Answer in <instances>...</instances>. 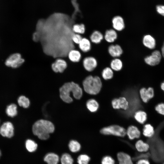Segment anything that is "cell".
Returning <instances> with one entry per match:
<instances>
[{"label":"cell","instance_id":"cell-1","mask_svg":"<svg viewBox=\"0 0 164 164\" xmlns=\"http://www.w3.org/2000/svg\"><path fill=\"white\" fill-rule=\"evenodd\" d=\"M60 96L64 102L70 103L73 101L70 97L72 93L73 97L77 99H80L83 94L82 88L79 85L73 82L65 83L59 89Z\"/></svg>","mask_w":164,"mask_h":164},{"label":"cell","instance_id":"cell-2","mask_svg":"<svg viewBox=\"0 0 164 164\" xmlns=\"http://www.w3.org/2000/svg\"><path fill=\"white\" fill-rule=\"evenodd\" d=\"M55 127L52 122L44 119L37 121L32 127L33 134L43 140L48 139L50 137V134L53 133Z\"/></svg>","mask_w":164,"mask_h":164},{"label":"cell","instance_id":"cell-3","mask_svg":"<svg viewBox=\"0 0 164 164\" xmlns=\"http://www.w3.org/2000/svg\"><path fill=\"white\" fill-rule=\"evenodd\" d=\"M83 85L84 90L87 93L91 95H96L100 91L102 83L98 76L89 75L83 80Z\"/></svg>","mask_w":164,"mask_h":164},{"label":"cell","instance_id":"cell-4","mask_svg":"<svg viewBox=\"0 0 164 164\" xmlns=\"http://www.w3.org/2000/svg\"><path fill=\"white\" fill-rule=\"evenodd\" d=\"M100 133L106 135H113L123 137L126 135V130L123 127L118 125H114L102 128Z\"/></svg>","mask_w":164,"mask_h":164},{"label":"cell","instance_id":"cell-5","mask_svg":"<svg viewBox=\"0 0 164 164\" xmlns=\"http://www.w3.org/2000/svg\"><path fill=\"white\" fill-rule=\"evenodd\" d=\"M24 61L21 55L16 53L10 55L6 60L5 64L7 67L15 68L20 66Z\"/></svg>","mask_w":164,"mask_h":164},{"label":"cell","instance_id":"cell-6","mask_svg":"<svg viewBox=\"0 0 164 164\" xmlns=\"http://www.w3.org/2000/svg\"><path fill=\"white\" fill-rule=\"evenodd\" d=\"M14 130L12 123L10 121H6L0 127V134L3 137L11 138L14 135Z\"/></svg>","mask_w":164,"mask_h":164},{"label":"cell","instance_id":"cell-7","mask_svg":"<svg viewBox=\"0 0 164 164\" xmlns=\"http://www.w3.org/2000/svg\"><path fill=\"white\" fill-rule=\"evenodd\" d=\"M67 67V63L66 60L60 57L55 60L51 65V69L56 73H63Z\"/></svg>","mask_w":164,"mask_h":164},{"label":"cell","instance_id":"cell-8","mask_svg":"<svg viewBox=\"0 0 164 164\" xmlns=\"http://www.w3.org/2000/svg\"><path fill=\"white\" fill-rule=\"evenodd\" d=\"M162 55L161 52L158 50L153 52L150 55L146 56L144 59L145 63L151 66L158 65L160 62Z\"/></svg>","mask_w":164,"mask_h":164},{"label":"cell","instance_id":"cell-9","mask_svg":"<svg viewBox=\"0 0 164 164\" xmlns=\"http://www.w3.org/2000/svg\"><path fill=\"white\" fill-rule=\"evenodd\" d=\"M98 63L97 59L92 56L85 57L82 61L83 67L87 71L91 72L97 67Z\"/></svg>","mask_w":164,"mask_h":164},{"label":"cell","instance_id":"cell-10","mask_svg":"<svg viewBox=\"0 0 164 164\" xmlns=\"http://www.w3.org/2000/svg\"><path fill=\"white\" fill-rule=\"evenodd\" d=\"M113 29L116 31H121L125 28V23L123 18L119 15L114 16L112 20Z\"/></svg>","mask_w":164,"mask_h":164},{"label":"cell","instance_id":"cell-11","mask_svg":"<svg viewBox=\"0 0 164 164\" xmlns=\"http://www.w3.org/2000/svg\"><path fill=\"white\" fill-rule=\"evenodd\" d=\"M109 54L114 58H119L123 53L121 47L118 44H111L108 48Z\"/></svg>","mask_w":164,"mask_h":164},{"label":"cell","instance_id":"cell-12","mask_svg":"<svg viewBox=\"0 0 164 164\" xmlns=\"http://www.w3.org/2000/svg\"><path fill=\"white\" fill-rule=\"evenodd\" d=\"M67 56L69 60L74 63L79 62L82 57L80 52L78 50L74 49L70 50L68 52Z\"/></svg>","mask_w":164,"mask_h":164},{"label":"cell","instance_id":"cell-13","mask_svg":"<svg viewBox=\"0 0 164 164\" xmlns=\"http://www.w3.org/2000/svg\"><path fill=\"white\" fill-rule=\"evenodd\" d=\"M117 157L119 164H133L132 157L127 153L119 152L117 153Z\"/></svg>","mask_w":164,"mask_h":164},{"label":"cell","instance_id":"cell-14","mask_svg":"<svg viewBox=\"0 0 164 164\" xmlns=\"http://www.w3.org/2000/svg\"><path fill=\"white\" fill-rule=\"evenodd\" d=\"M126 134L130 140L138 138L140 136L141 132L136 127L132 125L129 126L126 131Z\"/></svg>","mask_w":164,"mask_h":164},{"label":"cell","instance_id":"cell-15","mask_svg":"<svg viewBox=\"0 0 164 164\" xmlns=\"http://www.w3.org/2000/svg\"><path fill=\"white\" fill-rule=\"evenodd\" d=\"M142 43L146 47L153 49L156 46V41L154 38L151 35L149 34L145 35L142 39Z\"/></svg>","mask_w":164,"mask_h":164},{"label":"cell","instance_id":"cell-16","mask_svg":"<svg viewBox=\"0 0 164 164\" xmlns=\"http://www.w3.org/2000/svg\"><path fill=\"white\" fill-rule=\"evenodd\" d=\"M78 47L80 50L82 52L87 53L91 49V42L86 37H83L78 45Z\"/></svg>","mask_w":164,"mask_h":164},{"label":"cell","instance_id":"cell-17","mask_svg":"<svg viewBox=\"0 0 164 164\" xmlns=\"http://www.w3.org/2000/svg\"><path fill=\"white\" fill-rule=\"evenodd\" d=\"M104 36V38L107 42L111 43L117 39L118 35L117 31L113 29L107 30Z\"/></svg>","mask_w":164,"mask_h":164},{"label":"cell","instance_id":"cell-18","mask_svg":"<svg viewBox=\"0 0 164 164\" xmlns=\"http://www.w3.org/2000/svg\"><path fill=\"white\" fill-rule=\"evenodd\" d=\"M104 38V36L98 30L94 31L91 34L90 40L91 43L95 44L100 43Z\"/></svg>","mask_w":164,"mask_h":164},{"label":"cell","instance_id":"cell-19","mask_svg":"<svg viewBox=\"0 0 164 164\" xmlns=\"http://www.w3.org/2000/svg\"><path fill=\"white\" fill-rule=\"evenodd\" d=\"M123 67L122 61L119 58H114L110 62V67L113 71H119L122 69Z\"/></svg>","mask_w":164,"mask_h":164},{"label":"cell","instance_id":"cell-20","mask_svg":"<svg viewBox=\"0 0 164 164\" xmlns=\"http://www.w3.org/2000/svg\"><path fill=\"white\" fill-rule=\"evenodd\" d=\"M135 147L138 152H146L150 148L149 144L141 140H138L136 142Z\"/></svg>","mask_w":164,"mask_h":164},{"label":"cell","instance_id":"cell-21","mask_svg":"<svg viewBox=\"0 0 164 164\" xmlns=\"http://www.w3.org/2000/svg\"><path fill=\"white\" fill-rule=\"evenodd\" d=\"M59 159V156L53 153H48L44 158V161L47 164H58Z\"/></svg>","mask_w":164,"mask_h":164},{"label":"cell","instance_id":"cell-22","mask_svg":"<svg viewBox=\"0 0 164 164\" xmlns=\"http://www.w3.org/2000/svg\"><path fill=\"white\" fill-rule=\"evenodd\" d=\"M6 113L9 117H14L18 113L17 107L14 104H11L8 105L5 110Z\"/></svg>","mask_w":164,"mask_h":164},{"label":"cell","instance_id":"cell-23","mask_svg":"<svg viewBox=\"0 0 164 164\" xmlns=\"http://www.w3.org/2000/svg\"><path fill=\"white\" fill-rule=\"evenodd\" d=\"M72 29L74 33L82 35L85 32L86 27L83 23H76L72 25Z\"/></svg>","mask_w":164,"mask_h":164},{"label":"cell","instance_id":"cell-24","mask_svg":"<svg viewBox=\"0 0 164 164\" xmlns=\"http://www.w3.org/2000/svg\"><path fill=\"white\" fill-rule=\"evenodd\" d=\"M142 133L143 135L146 137H152L155 133L153 127L150 124H146L144 126Z\"/></svg>","mask_w":164,"mask_h":164},{"label":"cell","instance_id":"cell-25","mask_svg":"<svg viewBox=\"0 0 164 164\" xmlns=\"http://www.w3.org/2000/svg\"><path fill=\"white\" fill-rule=\"evenodd\" d=\"M134 118L138 122L142 124L146 121L147 115L145 111L141 110L138 111L135 113Z\"/></svg>","mask_w":164,"mask_h":164},{"label":"cell","instance_id":"cell-26","mask_svg":"<svg viewBox=\"0 0 164 164\" xmlns=\"http://www.w3.org/2000/svg\"><path fill=\"white\" fill-rule=\"evenodd\" d=\"M87 109L91 112H95L98 108L99 105L98 103L95 100L91 99L88 100L86 103Z\"/></svg>","mask_w":164,"mask_h":164},{"label":"cell","instance_id":"cell-27","mask_svg":"<svg viewBox=\"0 0 164 164\" xmlns=\"http://www.w3.org/2000/svg\"><path fill=\"white\" fill-rule=\"evenodd\" d=\"M113 70L110 67H106L102 70L101 75L105 80H110L114 76Z\"/></svg>","mask_w":164,"mask_h":164},{"label":"cell","instance_id":"cell-28","mask_svg":"<svg viewBox=\"0 0 164 164\" xmlns=\"http://www.w3.org/2000/svg\"><path fill=\"white\" fill-rule=\"evenodd\" d=\"M19 105L24 108H28L30 105V101L28 98L24 95L20 96L17 100Z\"/></svg>","mask_w":164,"mask_h":164},{"label":"cell","instance_id":"cell-29","mask_svg":"<svg viewBox=\"0 0 164 164\" xmlns=\"http://www.w3.org/2000/svg\"><path fill=\"white\" fill-rule=\"evenodd\" d=\"M25 146L28 152H32L36 149L37 145L33 141L29 139L26 140V142Z\"/></svg>","mask_w":164,"mask_h":164},{"label":"cell","instance_id":"cell-30","mask_svg":"<svg viewBox=\"0 0 164 164\" xmlns=\"http://www.w3.org/2000/svg\"><path fill=\"white\" fill-rule=\"evenodd\" d=\"M70 150L73 152H76L79 151L81 148L80 144L75 140L71 141L68 145Z\"/></svg>","mask_w":164,"mask_h":164},{"label":"cell","instance_id":"cell-31","mask_svg":"<svg viewBox=\"0 0 164 164\" xmlns=\"http://www.w3.org/2000/svg\"><path fill=\"white\" fill-rule=\"evenodd\" d=\"M118 100L119 109L121 108L125 110L129 109V103L125 97H120L118 98Z\"/></svg>","mask_w":164,"mask_h":164},{"label":"cell","instance_id":"cell-32","mask_svg":"<svg viewBox=\"0 0 164 164\" xmlns=\"http://www.w3.org/2000/svg\"><path fill=\"white\" fill-rule=\"evenodd\" d=\"M60 161L61 164H73V159L68 154L65 153L62 156Z\"/></svg>","mask_w":164,"mask_h":164},{"label":"cell","instance_id":"cell-33","mask_svg":"<svg viewBox=\"0 0 164 164\" xmlns=\"http://www.w3.org/2000/svg\"><path fill=\"white\" fill-rule=\"evenodd\" d=\"M90 160V157L86 154H81L77 158L78 164H88Z\"/></svg>","mask_w":164,"mask_h":164},{"label":"cell","instance_id":"cell-34","mask_svg":"<svg viewBox=\"0 0 164 164\" xmlns=\"http://www.w3.org/2000/svg\"><path fill=\"white\" fill-rule=\"evenodd\" d=\"M101 163V164H115V161L111 156L106 155L102 157Z\"/></svg>","mask_w":164,"mask_h":164},{"label":"cell","instance_id":"cell-35","mask_svg":"<svg viewBox=\"0 0 164 164\" xmlns=\"http://www.w3.org/2000/svg\"><path fill=\"white\" fill-rule=\"evenodd\" d=\"M150 155L149 153H138L132 158V160L136 161L142 159H148Z\"/></svg>","mask_w":164,"mask_h":164},{"label":"cell","instance_id":"cell-36","mask_svg":"<svg viewBox=\"0 0 164 164\" xmlns=\"http://www.w3.org/2000/svg\"><path fill=\"white\" fill-rule=\"evenodd\" d=\"M83 38L82 35L74 33L72 36L71 40L73 43L75 44L78 45Z\"/></svg>","mask_w":164,"mask_h":164},{"label":"cell","instance_id":"cell-37","mask_svg":"<svg viewBox=\"0 0 164 164\" xmlns=\"http://www.w3.org/2000/svg\"><path fill=\"white\" fill-rule=\"evenodd\" d=\"M146 89L143 87L139 91V93L141 98L142 101L144 103H147L149 100L146 93Z\"/></svg>","mask_w":164,"mask_h":164},{"label":"cell","instance_id":"cell-38","mask_svg":"<svg viewBox=\"0 0 164 164\" xmlns=\"http://www.w3.org/2000/svg\"><path fill=\"white\" fill-rule=\"evenodd\" d=\"M155 111L159 114L164 115V103L158 104L155 107Z\"/></svg>","mask_w":164,"mask_h":164},{"label":"cell","instance_id":"cell-39","mask_svg":"<svg viewBox=\"0 0 164 164\" xmlns=\"http://www.w3.org/2000/svg\"><path fill=\"white\" fill-rule=\"evenodd\" d=\"M146 93L149 100L152 98L154 94L153 89L152 87H149L146 89Z\"/></svg>","mask_w":164,"mask_h":164},{"label":"cell","instance_id":"cell-40","mask_svg":"<svg viewBox=\"0 0 164 164\" xmlns=\"http://www.w3.org/2000/svg\"><path fill=\"white\" fill-rule=\"evenodd\" d=\"M156 10L159 14L164 16V5H158L157 6Z\"/></svg>","mask_w":164,"mask_h":164},{"label":"cell","instance_id":"cell-41","mask_svg":"<svg viewBox=\"0 0 164 164\" xmlns=\"http://www.w3.org/2000/svg\"><path fill=\"white\" fill-rule=\"evenodd\" d=\"M113 108L114 109H119L118 105V98H115L111 102Z\"/></svg>","mask_w":164,"mask_h":164},{"label":"cell","instance_id":"cell-42","mask_svg":"<svg viewBox=\"0 0 164 164\" xmlns=\"http://www.w3.org/2000/svg\"><path fill=\"white\" fill-rule=\"evenodd\" d=\"M136 164H150L148 159H142L136 161Z\"/></svg>","mask_w":164,"mask_h":164},{"label":"cell","instance_id":"cell-43","mask_svg":"<svg viewBox=\"0 0 164 164\" xmlns=\"http://www.w3.org/2000/svg\"><path fill=\"white\" fill-rule=\"evenodd\" d=\"M72 4L75 8V13H76L77 12H80L79 6L78 4H77V2L75 0H72Z\"/></svg>","mask_w":164,"mask_h":164},{"label":"cell","instance_id":"cell-44","mask_svg":"<svg viewBox=\"0 0 164 164\" xmlns=\"http://www.w3.org/2000/svg\"><path fill=\"white\" fill-rule=\"evenodd\" d=\"M162 56L164 57V43L161 48V52Z\"/></svg>","mask_w":164,"mask_h":164},{"label":"cell","instance_id":"cell-45","mask_svg":"<svg viewBox=\"0 0 164 164\" xmlns=\"http://www.w3.org/2000/svg\"><path fill=\"white\" fill-rule=\"evenodd\" d=\"M161 88L162 90L164 91V81L161 84Z\"/></svg>","mask_w":164,"mask_h":164},{"label":"cell","instance_id":"cell-46","mask_svg":"<svg viewBox=\"0 0 164 164\" xmlns=\"http://www.w3.org/2000/svg\"><path fill=\"white\" fill-rule=\"evenodd\" d=\"M1 151H0V157L1 156Z\"/></svg>","mask_w":164,"mask_h":164},{"label":"cell","instance_id":"cell-47","mask_svg":"<svg viewBox=\"0 0 164 164\" xmlns=\"http://www.w3.org/2000/svg\"><path fill=\"white\" fill-rule=\"evenodd\" d=\"M163 164H164V163Z\"/></svg>","mask_w":164,"mask_h":164}]
</instances>
